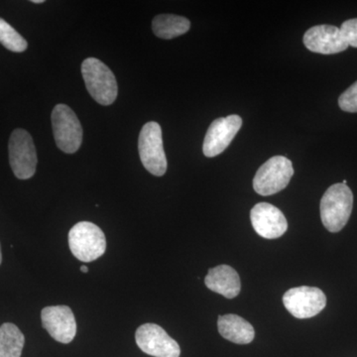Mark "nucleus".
Listing matches in <instances>:
<instances>
[{"label": "nucleus", "instance_id": "f257e3e1", "mask_svg": "<svg viewBox=\"0 0 357 357\" xmlns=\"http://www.w3.org/2000/svg\"><path fill=\"white\" fill-rule=\"evenodd\" d=\"M354 195L349 185L338 183L331 185L321 199V218L328 231H340L351 218Z\"/></svg>", "mask_w": 357, "mask_h": 357}, {"label": "nucleus", "instance_id": "f03ea898", "mask_svg": "<svg viewBox=\"0 0 357 357\" xmlns=\"http://www.w3.org/2000/svg\"><path fill=\"white\" fill-rule=\"evenodd\" d=\"M82 75L89 95L96 102L110 105L116 100L119 88L114 73L105 63L88 58L82 64Z\"/></svg>", "mask_w": 357, "mask_h": 357}, {"label": "nucleus", "instance_id": "7ed1b4c3", "mask_svg": "<svg viewBox=\"0 0 357 357\" xmlns=\"http://www.w3.org/2000/svg\"><path fill=\"white\" fill-rule=\"evenodd\" d=\"M69 246L73 255L82 262H93L105 255L107 239L98 225L77 222L69 232Z\"/></svg>", "mask_w": 357, "mask_h": 357}, {"label": "nucleus", "instance_id": "20e7f679", "mask_svg": "<svg viewBox=\"0 0 357 357\" xmlns=\"http://www.w3.org/2000/svg\"><path fill=\"white\" fill-rule=\"evenodd\" d=\"M52 128L59 149L76 153L83 142V128L74 110L66 105H56L52 112Z\"/></svg>", "mask_w": 357, "mask_h": 357}, {"label": "nucleus", "instance_id": "39448f33", "mask_svg": "<svg viewBox=\"0 0 357 357\" xmlns=\"http://www.w3.org/2000/svg\"><path fill=\"white\" fill-rule=\"evenodd\" d=\"M138 150L143 166L152 175L161 177L166 173L167 158L164 151L162 129L157 122H147L139 134Z\"/></svg>", "mask_w": 357, "mask_h": 357}, {"label": "nucleus", "instance_id": "423d86ee", "mask_svg": "<svg viewBox=\"0 0 357 357\" xmlns=\"http://www.w3.org/2000/svg\"><path fill=\"white\" fill-rule=\"evenodd\" d=\"M293 175L292 162L284 156H274L258 169L253 188L258 195L271 196L285 189Z\"/></svg>", "mask_w": 357, "mask_h": 357}, {"label": "nucleus", "instance_id": "0eeeda50", "mask_svg": "<svg viewBox=\"0 0 357 357\" xmlns=\"http://www.w3.org/2000/svg\"><path fill=\"white\" fill-rule=\"evenodd\" d=\"M8 151L14 175L20 180L32 178L36 172L38 158L31 135L24 129H15L9 139Z\"/></svg>", "mask_w": 357, "mask_h": 357}, {"label": "nucleus", "instance_id": "6e6552de", "mask_svg": "<svg viewBox=\"0 0 357 357\" xmlns=\"http://www.w3.org/2000/svg\"><path fill=\"white\" fill-rule=\"evenodd\" d=\"M284 306L297 319H310L326 307V297L321 289L302 286L284 294Z\"/></svg>", "mask_w": 357, "mask_h": 357}, {"label": "nucleus", "instance_id": "1a4fd4ad", "mask_svg": "<svg viewBox=\"0 0 357 357\" xmlns=\"http://www.w3.org/2000/svg\"><path fill=\"white\" fill-rule=\"evenodd\" d=\"M138 347L154 357H180V345L163 328L155 324H145L135 333Z\"/></svg>", "mask_w": 357, "mask_h": 357}, {"label": "nucleus", "instance_id": "9d476101", "mask_svg": "<svg viewBox=\"0 0 357 357\" xmlns=\"http://www.w3.org/2000/svg\"><path fill=\"white\" fill-rule=\"evenodd\" d=\"M243 126V119L236 114L215 119L211 124L204 140V156L215 157L222 153Z\"/></svg>", "mask_w": 357, "mask_h": 357}, {"label": "nucleus", "instance_id": "9b49d317", "mask_svg": "<svg viewBox=\"0 0 357 357\" xmlns=\"http://www.w3.org/2000/svg\"><path fill=\"white\" fill-rule=\"evenodd\" d=\"M42 326L54 340L70 344L77 335L74 312L68 306L46 307L41 312Z\"/></svg>", "mask_w": 357, "mask_h": 357}, {"label": "nucleus", "instance_id": "f8f14e48", "mask_svg": "<svg viewBox=\"0 0 357 357\" xmlns=\"http://www.w3.org/2000/svg\"><path fill=\"white\" fill-rule=\"evenodd\" d=\"M305 46L312 53L333 55L349 48L340 28L333 25H317L305 33Z\"/></svg>", "mask_w": 357, "mask_h": 357}, {"label": "nucleus", "instance_id": "ddd939ff", "mask_svg": "<svg viewBox=\"0 0 357 357\" xmlns=\"http://www.w3.org/2000/svg\"><path fill=\"white\" fill-rule=\"evenodd\" d=\"M251 223L258 236L267 239L279 238L287 231L285 215L273 204L259 203L250 213Z\"/></svg>", "mask_w": 357, "mask_h": 357}, {"label": "nucleus", "instance_id": "4468645a", "mask_svg": "<svg viewBox=\"0 0 357 357\" xmlns=\"http://www.w3.org/2000/svg\"><path fill=\"white\" fill-rule=\"evenodd\" d=\"M204 284L211 291L220 294L227 299H234L241 293L239 275L234 268L227 265H220L208 270Z\"/></svg>", "mask_w": 357, "mask_h": 357}, {"label": "nucleus", "instance_id": "2eb2a0df", "mask_svg": "<svg viewBox=\"0 0 357 357\" xmlns=\"http://www.w3.org/2000/svg\"><path fill=\"white\" fill-rule=\"evenodd\" d=\"M218 328L223 338L234 344H248L255 340V331L253 326L236 314L218 317Z\"/></svg>", "mask_w": 357, "mask_h": 357}, {"label": "nucleus", "instance_id": "dca6fc26", "mask_svg": "<svg viewBox=\"0 0 357 357\" xmlns=\"http://www.w3.org/2000/svg\"><path fill=\"white\" fill-rule=\"evenodd\" d=\"M190 27L191 22L188 18L174 14H161L152 22L154 34L162 39L176 38L189 31Z\"/></svg>", "mask_w": 357, "mask_h": 357}, {"label": "nucleus", "instance_id": "f3484780", "mask_svg": "<svg viewBox=\"0 0 357 357\" xmlns=\"http://www.w3.org/2000/svg\"><path fill=\"white\" fill-rule=\"evenodd\" d=\"M25 337L17 326L4 323L0 326V357H21Z\"/></svg>", "mask_w": 357, "mask_h": 357}, {"label": "nucleus", "instance_id": "a211bd4d", "mask_svg": "<svg viewBox=\"0 0 357 357\" xmlns=\"http://www.w3.org/2000/svg\"><path fill=\"white\" fill-rule=\"evenodd\" d=\"M0 44L15 53L24 52L28 47L27 41L2 18H0Z\"/></svg>", "mask_w": 357, "mask_h": 357}, {"label": "nucleus", "instance_id": "6ab92c4d", "mask_svg": "<svg viewBox=\"0 0 357 357\" xmlns=\"http://www.w3.org/2000/svg\"><path fill=\"white\" fill-rule=\"evenodd\" d=\"M340 109L347 112H357V82L352 84L338 98Z\"/></svg>", "mask_w": 357, "mask_h": 357}, {"label": "nucleus", "instance_id": "aec40b11", "mask_svg": "<svg viewBox=\"0 0 357 357\" xmlns=\"http://www.w3.org/2000/svg\"><path fill=\"white\" fill-rule=\"evenodd\" d=\"M340 31L349 46L357 48V18L344 21L340 27Z\"/></svg>", "mask_w": 357, "mask_h": 357}, {"label": "nucleus", "instance_id": "412c9836", "mask_svg": "<svg viewBox=\"0 0 357 357\" xmlns=\"http://www.w3.org/2000/svg\"><path fill=\"white\" fill-rule=\"evenodd\" d=\"M81 271H82V272H84V273H88V272H89V268H88V267H86V266H84H84H82V267H81Z\"/></svg>", "mask_w": 357, "mask_h": 357}, {"label": "nucleus", "instance_id": "4be33fe9", "mask_svg": "<svg viewBox=\"0 0 357 357\" xmlns=\"http://www.w3.org/2000/svg\"><path fill=\"white\" fill-rule=\"evenodd\" d=\"M32 3H44V0H32Z\"/></svg>", "mask_w": 357, "mask_h": 357}, {"label": "nucleus", "instance_id": "5701e85b", "mask_svg": "<svg viewBox=\"0 0 357 357\" xmlns=\"http://www.w3.org/2000/svg\"><path fill=\"white\" fill-rule=\"evenodd\" d=\"M2 262V255H1V248H0V265H1Z\"/></svg>", "mask_w": 357, "mask_h": 357}]
</instances>
